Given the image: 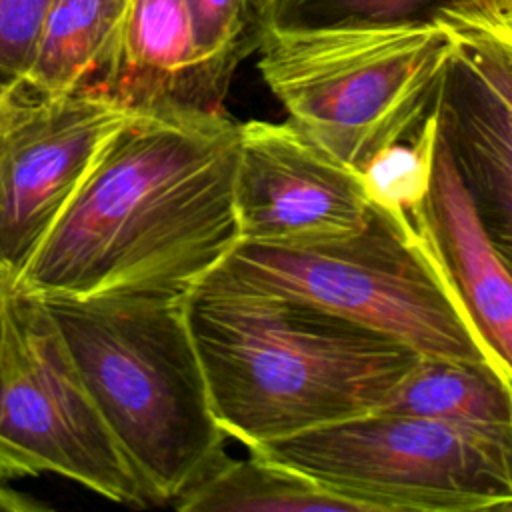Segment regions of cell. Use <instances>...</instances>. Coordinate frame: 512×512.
Segmentation results:
<instances>
[{"label": "cell", "instance_id": "obj_1", "mask_svg": "<svg viewBox=\"0 0 512 512\" xmlns=\"http://www.w3.org/2000/svg\"><path fill=\"white\" fill-rule=\"evenodd\" d=\"M238 126L228 114H132L14 288L38 298L186 296L240 242Z\"/></svg>", "mask_w": 512, "mask_h": 512}, {"label": "cell", "instance_id": "obj_2", "mask_svg": "<svg viewBox=\"0 0 512 512\" xmlns=\"http://www.w3.org/2000/svg\"><path fill=\"white\" fill-rule=\"evenodd\" d=\"M184 312L214 418L246 448L380 410L420 358L294 298L198 282Z\"/></svg>", "mask_w": 512, "mask_h": 512}, {"label": "cell", "instance_id": "obj_3", "mask_svg": "<svg viewBox=\"0 0 512 512\" xmlns=\"http://www.w3.org/2000/svg\"><path fill=\"white\" fill-rule=\"evenodd\" d=\"M150 506H172L226 450L184 296L42 298Z\"/></svg>", "mask_w": 512, "mask_h": 512}, {"label": "cell", "instance_id": "obj_4", "mask_svg": "<svg viewBox=\"0 0 512 512\" xmlns=\"http://www.w3.org/2000/svg\"><path fill=\"white\" fill-rule=\"evenodd\" d=\"M200 282L302 300L400 340L418 354L498 364L412 222L378 206L362 232L338 242L304 250L238 242Z\"/></svg>", "mask_w": 512, "mask_h": 512}, {"label": "cell", "instance_id": "obj_5", "mask_svg": "<svg viewBox=\"0 0 512 512\" xmlns=\"http://www.w3.org/2000/svg\"><path fill=\"white\" fill-rule=\"evenodd\" d=\"M450 50L440 26L262 32L258 70L298 128L362 170L422 130Z\"/></svg>", "mask_w": 512, "mask_h": 512}, {"label": "cell", "instance_id": "obj_6", "mask_svg": "<svg viewBox=\"0 0 512 512\" xmlns=\"http://www.w3.org/2000/svg\"><path fill=\"white\" fill-rule=\"evenodd\" d=\"M362 512H512V446L374 410L248 448Z\"/></svg>", "mask_w": 512, "mask_h": 512}, {"label": "cell", "instance_id": "obj_7", "mask_svg": "<svg viewBox=\"0 0 512 512\" xmlns=\"http://www.w3.org/2000/svg\"><path fill=\"white\" fill-rule=\"evenodd\" d=\"M0 346V480L58 474L132 508L144 488L42 298L8 290Z\"/></svg>", "mask_w": 512, "mask_h": 512}, {"label": "cell", "instance_id": "obj_8", "mask_svg": "<svg viewBox=\"0 0 512 512\" xmlns=\"http://www.w3.org/2000/svg\"><path fill=\"white\" fill-rule=\"evenodd\" d=\"M134 112L76 90L22 102L0 140V280L14 288L108 140Z\"/></svg>", "mask_w": 512, "mask_h": 512}, {"label": "cell", "instance_id": "obj_9", "mask_svg": "<svg viewBox=\"0 0 512 512\" xmlns=\"http://www.w3.org/2000/svg\"><path fill=\"white\" fill-rule=\"evenodd\" d=\"M234 204L242 244L282 250L350 238L374 210L360 170L290 118L240 122Z\"/></svg>", "mask_w": 512, "mask_h": 512}, {"label": "cell", "instance_id": "obj_10", "mask_svg": "<svg viewBox=\"0 0 512 512\" xmlns=\"http://www.w3.org/2000/svg\"><path fill=\"white\" fill-rule=\"evenodd\" d=\"M90 92L134 114H226V94L196 54L184 0H128L112 56Z\"/></svg>", "mask_w": 512, "mask_h": 512}, {"label": "cell", "instance_id": "obj_11", "mask_svg": "<svg viewBox=\"0 0 512 512\" xmlns=\"http://www.w3.org/2000/svg\"><path fill=\"white\" fill-rule=\"evenodd\" d=\"M410 220L480 342L512 378V274L486 240L440 136L428 194Z\"/></svg>", "mask_w": 512, "mask_h": 512}, {"label": "cell", "instance_id": "obj_12", "mask_svg": "<svg viewBox=\"0 0 512 512\" xmlns=\"http://www.w3.org/2000/svg\"><path fill=\"white\" fill-rule=\"evenodd\" d=\"M434 118L484 236L512 274V126L454 44Z\"/></svg>", "mask_w": 512, "mask_h": 512}, {"label": "cell", "instance_id": "obj_13", "mask_svg": "<svg viewBox=\"0 0 512 512\" xmlns=\"http://www.w3.org/2000/svg\"><path fill=\"white\" fill-rule=\"evenodd\" d=\"M380 410L436 420L512 446V378L488 360L420 354Z\"/></svg>", "mask_w": 512, "mask_h": 512}, {"label": "cell", "instance_id": "obj_14", "mask_svg": "<svg viewBox=\"0 0 512 512\" xmlns=\"http://www.w3.org/2000/svg\"><path fill=\"white\" fill-rule=\"evenodd\" d=\"M128 0H52L24 86L36 96L92 90L112 56Z\"/></svg>", "mask_w": 512, "mask_h": 512}, {"label": "cell", "instance_id": "obj_15", "mask_svg": "<svg viewBox=\"0 0 512 512\" xmlns=\"http://www.w3.org/2000/svg\"><path fill=\"white\" fill-rule=\"evenodd\" d=\"M172 508L180 512H362L306 476L248 450L246 458L226 452L186 490Z\"/></svg>", "mask_w": 512, "mask_h": 512}, {"label": "cell", "instance_id": "obj_16", "mask_svg": "<svg viewBox=\"0 0 512 512\" xmlns=\"http://www.w3.org/2000/svg\"><path fill=\"white\" fill-rule=\"evenodd\" d=\"M502 0H260V34L318 28H456L494 22Z\"/></svg>", "mask_w": 512, "mask_h": 512}, {"label": "cell", "instance_id": "obj_17", "mask_svg": "<svg viewBox=\"0 0 512 512\" xmlns=\"http://www.w3.org/2000/svg\"><path fill=\"white\" fill-rule=\"evenodd\" d=\"M196 54L210 80L228 94L238 64L258 50L260 0H184Z\"/></svg>", "mask_w": 512, "mask_h": 512}, {"label": "cell", "instance_id": "obj_18", "mask_svg": "<svg viewBox=\"0 0 512 512\" xmlns=\"http://www.w3.org/2000/svg\"><path fill=\"white\" fill-rule=\"evenodd\" d=\"M436 140L438 132L432 112L414 138L394 142L376 152L360 170L374 206L396 218L410 220V214L422 204L430 188Z\"/></svg>", "mask_w": 512, "mask_h": 512}, {"label": "cell", "instance_id": "obj_19", "mask_svg": "<svg viewBox=\"0 0 512 512\" xmlns=\"http://www.w3.org/2000/svg\"><path fill=\"white\" fill-rule=\"evenodd\" d=\"M450 34L456 52L484 80L512 126V34L488 22L462 24Z\"/></svg>", "mask_w": 512, "mask_h": 512}, {"label": "cell", "instance_id": "obj_20", "mask_svg": "<svg viewBox=\"0 0 512 512\" xmlns=\"http://www.w3.org/2000/svg\"><path fill=\"white\" fill-rule=\"evenodd\" d=\"M52 0H0V78L24 82Z\"/></svg>", "mask_w": 512, "mask_h": 512}, {"label": "cell", "instance_id": "obj_21", "mask_svg": "<svg viewBox=\"0 0 512 512\" xmlns=\"http://www.w3.org/2000/svg\"><path fill=\"white\" fill-rule=\"evenodd\" d=\"M28 94L30 90L24 86V82H8L0 78V140Z\"/></svg>", "mask_w": 512, "mask_h": 512}, {"label": "cell", "instance_id": "obj_22", "mask_svg": "<svg viewBox=\"0 0 512 512\" xmlns=\"http://www.w3.org/2000/svg\"><path fill=\"white\" fill-rule=\"evenodd\" d=\"M50 510V504L36 500L30 494L18 492L0 480V512H44Z\"/></svg>", "mask_w": 512, "mask_h": 512}, {"label": "cell", "instance_id": "obj_23", "mask_svg": "<svg viewBox=\"0 0 512 512\" xmlns=\"http://www.w3.org/2000/svg\"><path fill=\"white\" fill-rule=\"evenodd\" d=\"M488 24H496V26H500V28H504L506 32L512 34V0H502L498 18H496L494 22H488Z\"/></svg>", "mask_w": 512, "mask_h": 512}, {"label": "cell", "instance_id": "obj_24", "mask_svg": "<svg viewBox=\"0 0 512 512\" xmlns=\"http://www.w3.org/2000/svg\"><path fill=\"white\" fill-rule=\"evenodd\" d=\"M8 290L2 280H0V346L4 342V336H6V314H8Z\"/></svg>", "mask_w": 512, "mask_h": 512}]
</instances>
